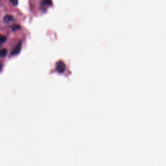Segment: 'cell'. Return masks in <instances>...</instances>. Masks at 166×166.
Wrapping results in <instances>:
<instances>
[{
  "label": "cell",
  "instance_id": "obj_1",
  "mask_svg": "<svg viewBox=\"0 0 166 166\" xmlns=\"http://www.w3.org/2000/svg\"><path fill=\"white\" fill-rule=\"evenodd\" d=\"M21 47H22V42L20 41L16 46V47L12 49V51L11 52V56H15V55H18L20 52H21Z\"/></svg>",
  "mask_w": 166,
  "mask_h": 166
},
{
  "label": "cell",
  "instance_id": "obj_2",
  "mask_svg": "<svg viewBox=\"0 0 166 166\" xmlns=\"http://www.w3.org/2000/svg\"><path fill=\"white\" fill-rule=\"evenodd\" d=\"M65 68H66V66H65V64L63 62H59L56 64V70L59 72V73H62L64 71Z\"/></svg>",
  "mask_w": 166,
  "mask_h": 166
},
{
  "label": "cell",
  "instance_id": "obj_3",
  "mask_svg": "<svg viewBox=\"0 0 166 166\" xmlns=\"http://www.w3.org/2000/svg\"><path fill=\"white\" fill-rule=\"evenodd\" d=\"M41 7L42 9H44V7H49L52 5V0H42L41 2Z\"/></svg>",
  "mask_w": 166,
  "mask_h": 166
},
{
  "label": "cell",
  "instance_id": "obj_4",
  "mask_svg": "<svg viewBox=\"0 0 166 166\" xmlns=\"http://www.w3.org/2000/svg\"><path fill=\"white\" fill-rule=\"evenodd\" d=\"M14 17L12 15H6L4 18H3V22L5 24H9L11 23L14 20Z\"/></svg>",
  "mask_w": 166,
  "mask_h": 166
},
{
  "label": "cell",
  "instance_id": "obj_5",
  "mask_svg": "<svg viewBox=\"0 0 166 166\" xmlns=\"http://www.w3.org/2000/svg\"><path fill=\"white\" fill-rule=\"evenodd\" d=\"M7 53V50L6 49H0V57H4Z\"/></svg>",
  "mask_w": 166,
  "mask_h": 166
},
{
  "label": "cell",
  "instance_id": "obj_6",
  "mask_svg": "<svg viewBox=\"0 0 166 166\" xmlns=\"http://www.w3.org/2000/svg\"><path fill=\"white\" fill-rule=\"evenodd\" d=\"M7 40V37L5 36L0 34V43H4Z\"/></svg>",
  "mask_w": 166,
  "mask_h": 166
},
{
  "label": "cell",
  "instance_id": "obj_7",
  "mask_svg": "<svg viewBox=\"0 0 166 166\" xmlns=\"http://www.w3.org/2000/svg\"><path fill=\"white\" fill-rule=\"evenodd\" d=\"M20 29V26L19 25H14L12 27V31H17Z\"/></svg>",
  "mask_w": 166,
  "mask_h": 166
},
{
  "label": "cell",
  "instance_id": "obj_8",
  "mask_svg": "<svg viewBox=\"0 0 166 166\" xmlns=\"http://www.w3.org/2000/svg\"><path fill=\"white\" fill-rule=\"evenodd\" d=\"M10 2L14 6H16L18 4V0H10Z\"/></svg>",
  "mask_w": 166,
  "mask_h": 166
},
{
  "label": "cell",
  "instance_id": "obj_9",
  "mask_svg": "<svg viewBox=\"0 0 166 166\" xmlns=\"http://www.w3.org/2000/svg\"><path fill=\"white\" fill-rule=\"evenodd\" d=\"M2 68H3V66H2V64H0V72L2 71Z\"/></svg>",
  "mask_w": 166,
  "mask_h": 166
},
{
  "label": "cell",
  "instance_id": "obj_10",
  "mask_svg": "<svg viewBox=\"0 0 166 166\" xmlns=\"http://www.w3.org/2000/svg\"><path fill=\"white\" fill-rule=\"evenodd\" d=\"M2 47V43H0V47Z\"/></svg>",
  "mask_w": 166,
  "mask_h": 166
}]
</instances>
